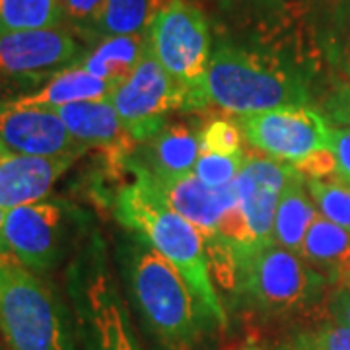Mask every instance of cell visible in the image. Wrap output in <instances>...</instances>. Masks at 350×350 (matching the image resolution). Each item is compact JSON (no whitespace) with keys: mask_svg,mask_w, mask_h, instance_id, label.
Returning <instances> with one entry per match:
<instances>
[{"mask_svg":"<svg viewBox=\"0 0 350 350\" xmlns=\"http://www.w3.org/2000/svg\"><path fill=\"white\" fill-rule=\"evenodd\" d=\"M234 350H265V349L259 347V345H243V347H239V349H234Z\"/></svg>","mask_w":350,"mask_h":350,"instance_id":"cell-34","label":"cell"},{"mask_svg":"<svg viewBox=\"0 0 350 350\" xmlns=\"http://www.w3.org/2000/svg\"><path fill=\"white\" fill-rule=\"evenodd\" d=\"M300 255L325 278L331 288L350 280V230L317 214L301 243Z\"/></svg>","mask_w":350,"mask_h":350,"instance_id":"cell-18","label":"cell"},{"mask_svg":"<svg viewBox=\"0 0 350 350\" xmlns=\"http://www.w3.org/2000/svg\"><path fill=\"white\" fill-rule=\"evenodd\" d=\"M278 350H294V349H292L290 345H286V347H280V349H278Z\"/></svg>","mask_w":350,"mask_h":350,"instance_id":"cell-35","label":"cell"},{"mask_svg":"<svg viewBox=\"0 0 350 350\" xmlns=\"http://www.w3.org/2000/svg\"><path fill=\"white\" fill-rule=\"evenodd\" d=\"M243 140L276 162L298 163L331 148V125L312 105H284L269 111L238 115Z\"/></svg>","mask_w":350,"mask_h":350,"instance_id":"cell-10","label":"cell"},{"mask_svg":"<svg viewBox=\"0 0 350 350\" xmlns=\"http://www.w3.org/2000/svg\"><path fill=\"white\" fill-rule=\"evenodd\" d=\"M347 286H349V288H350V280H349V284H347Z\"/></svg>","mask_w":350,"mask_h":350,"instance_id":"cell-36","label":"cell"},{"mask_svg":"<svg viewBox=\"0 0 350 350\" xmlns=\"http://www.w3.org/2000/svg\"><path fill=\"white\" fill-rule=\"evenodd\" d=\"M0 142L6 150L25 156H82L88 148L64 126L59 113L0 101Z\"/></svg>","mask_w":350,"mask_h":350,"instance_id":"cell-12","label":"cell"},{"mask_svg":"<svg viewBox=\"0 0 350 350\" xmlns=\"http://www.w3.org/2000/svg\"><path fill=\"white\" fill-rule=\"evenodd\" d=\"M86 51L68 27L0 33V101L33 92Z\"/></svg>","mask_w":350,"mask_h":350,"instance_id":"cell-9","label":"cell"},{"mask_svg":"<svg viewBox=\"0 0 350 350\" xmlns=\"http://www.w3.org/2000/svg\"><path fill=\"white\" fill-rule=\"evenodd\" d=\"M232 292L250 312L286 317L315 308L329 296V282L300 253L275 241L232 253Z\"/></svg>","mask_w":350,"mask_h":350,"instance_id":"cell-6","label":"cell"},{"mask_svg":"<svg viewBox=\"0 0 350 350\" xmlns=\"http://www.w3.org/2000/svg\"><path fill=\"white\" fill-rule=\"evenodd\" d=\"M61 25L59 0H0V33L38 31Z\"/></svg>","mask_w":350,"mask_h":350,"instance_id":"cell-23","label":"cell"},{"mask_svg":"<svg viewBox=\"0 0 350 350\" xmlns=\"http://www.w3.org/2000/svg\"><path fill=\"white\" fill-rule=\"evenodd\" d=\"M0 350H4V349H2V347H0Z\"/></svg>","mask_w":350,"mask_h":350,"instance_id":"cell-37","label":"cell"},{"mask_svg":"<svg viewBox=\"0 0 350 350\" xmlns=\"http://www.w3.org/2000/svg\"><path fill=\"white\" fill-rule=\"evenodd\" d=\"M115 84H109L98 76L90 75L78 64L66 66L63 70L55 72L47 82L10 100V103L24 105V107H43V109H59L70 103L80 101L109 100L115 92Z\"/></svg>","mask_w":350,"mask_h":350,"instance_id":"cell-19","label":"cell"},{"mask_svg":"<svg viewBox=\"0 0 350 350\" xmlns=\"http://www.w3.org/2000/svg\"><path fill=\"white\" fill-rule=\"evenodd\" d=\"M82 214L61 199H41L6 211L8 251L29 271L49 275L75 247Z\"/></svg>","mask_w":350,"mask_h":350,"instance_id":"cell-8","label":"cell"},{"mask_svg":"<svg viewBox=\"0 0 350 350\" xmlns=\"http://www.w3.org/2000/svg\"><path fill=\"white\" fill-rule=\"evenodd\" d=\"M133 172L135 181L119 189L113 200L117 222L148 239L181 273L216 325L226 329L228 313L213 282L206 239L189 220L167 206L146 175L137 170Z\"/></svg>","mask_w":350,"mask_h":350,"instance_id":"cell-2","label":"cell"},{"mask_svg":"<svg viewBox=\"0 0 350 350\" xmlns=\"http://www.w3.org/2000/svg\"><path fill=\"white\" fill-rule=\"evenodd\" d=\"M6 211L0 208V255H6L10 253L8 251V243H6Z\"/></svg>","mask_w":350,"mask_h":350,"instance_id":"cell-33","label":"cell"},{"mask_svg":"<svg viewBox=\"0 0 350 350\" xmlns=\"http://www.w3.org/2000/svg\"><path fill=\"white\" fill-rule=\"evenodd\" d=\"M146 47H148V29L133 36L101 38L92 49L82 55V59L76 64L90 75L119 86L133 75Z\"/></svg>","mask_w":350,"mask_h":350,"instance_id":"cell-20","label":"cell"},{"mask_svg":"<svg viewBox=\"0 0 350 350\" xmlns=\"http://www.w3.org/2000/svg\"><path fill=\"white\" fill-rule=\"evenodd\" d=\"M80 156L41 158L0 146V208L12 211L47 199L53 185Z\"/></svg>","mask_w":350,"mask_h":350,"instance_id":"cell-15","label":"cell"},{"mask_svg":"<svg viewBox=\"0 0 350 350\" xmlns=\"http://www.w3.org/2000/svg\"><path fill=\"white\" fill-rule=\"evenodd\" d=\"M241 140L243 137H241L238 123H234L230 119H213L199 135L200 152L226 154V156L243 152Z\"/></svg>","mask_w":350,"mask_h":350,"instance_id":"cell-28","label":"cell"},{"mask_svg":"<svg viewBox=\"0 0 350 350\" xmlns=\"http://www.w3.org/2000/svg\"><path fill=\"white\" fill-rule=\"evenodd\" d=\"M55 111L63 119L68 133L86 148H103L123 165L135 150L133 146L137 142L123 125L111 100L80 101Z\"/></svg>","mask_w":350,"mask_h":350,"instance_id":"cell-16","label":"cell"},{"mask_svg":"<svg viewBox=\"0 0 350 350\" xmlns=\"http://www.w3.org/2000/svg\"><path fill=\"white\" fill-rule=\"evenodd\" d=\"M105 0H59V8L63 14V25L68 24L80 29L90 31L98 22Z\"/></svg>","mask_w":350,"mask_h":350,"instance_id":"cell-29","label":"cell"},{"mask_svg":"<svg viewBox=\"0 0 350 350\" xmlns=\"http://www.w3.org/2000/svg\"><path fill=\"white\" fill-rule=\"evenodd\" d=\"M290 347L294 350H350V329L333 317L300 329Z\"/></svg>","mask_w":350,"mask_h":350,"instance_id":"cell-26","label":"cell"},{"mask_svg":"<svg viewBox=\"0 0 350 350\" xmlns=\"http://www.w3.org/2000/svg\"><path fill=\"white\" fill-rule=\"evenodd\" d=\"M109 100L137 144L165 125L170 113L187 109L185 90L158 63L150 45L133 75L115 88Z\"/></svg>","mask_w":350,"mask_h":350,"instance_id":"cell-11","label":"cell"},{"mask_svg":"<svg viewBox=\"0 0 350 350\" xmlns=\"http://www.w3.org/2000/svg\"><path fill=\"white\" fill-rule=\"evenodd\" d=\"M148 45L167 75L185 90L187 109L208 105L204 84L214 47L204 14L187 0H167L152 16Z\"/></svg>","mask_w":350,"mask_h":350,"instance_id":"cell-7","label":"cell"},{"mask_svg":"<svg viewBox=\"0 0 350 350\" xmlns=\"http://www.w3.org/2000/svg\"><path fill=\"white\" fill-rule=\"evenodd\" d=\"M294 172L292 163L251 154L236 179L241 213L257 243L273 241L275 214L280 193Z\"/></svg>","mask_w":350,"mask_h":350,"instance_id":"cell-14","label":"cell"},{"mask_svg":"<svg viewBox=\"0 0 350 350\" xmlns=\"http://www.w3.org/2000/svg\"><path fill=\"white\" fill-rule=\"evenodd\" d=\"M331 152L335 158V177L350 183V129L331 126Z\"/></svg>","mask_w":350,"mask_h":350,"instance_id":"cell-31","label":"cell"},{"mask_svg":"<svg viewBox=\"0 0 350 350\" xmlns=\"http://www.w3.org/2000/svg\"><path fill=\"white\" fill-rule=\"evenodd\" d=\"M308 191L321 216L350 230V183L306 177Z\"/></svg>","mask_w":350,"mask_h":350,"instance_id":"cell-25","label":"cell"},{"mask_svg":"<svg viewBox=\"0 0 350 350\" xmlns=\"http://www.w3.org/2000/svg\"><path fill=\"white\" fill-rule=\"evenodd\" d=\"M200 156L199 135L185 125H163L138 142L126 158V167H137L152 177H181L193 174Z\"/></svg>","mask_w":350,"mask_h":350,"instance_id":"cell-17","label":"cell"},{"mask_svg":"<svg viewBox=\"0 0 350 350\" xmlns=\"http://www.w3.org/2000/svg\"><path fill=\"white\" fill-rule=\"evenodd\" d=\"M66 298L82 350H144L98 232L76 250L66 269Z\"/></svg>","mask_w":350,"mask_h":350,"instance_id":"cell-3","label":"cell"},{"mask_svg":"<svg viewBox=\"0 0 350 350\" xmlns=\"http://www.w3.org/2000/svg\"><path fill=\"white\" fill-rule=\"evenodd\" d=\"M317 206L308 191L306 175L296 167L280 193L275 214L273 241L290 251L300 253L306 234L317 218Z\"/></svg>","mask_w":350,"mask_h":350,"instance_id":"cell-21","label":"cell"},{"mask_svg":"<svg viewBox=\"0 0 350 350\" xmlns=\"http://www.w3.org/2000/svg\"><path fill=\"white\" fill-rule=\"evenodd\" d=\"M0 335L8 350H82L68 298L10 253L0 255Z\"/></svg>","mask_w":350,"mask_h":350,"instance_id":"cell-4","label":"cell"},{"mask_svg":"<svg viewBox=\"0 0 350 350\" xmlns=\"http://www.w3.org/2000/svg\"><path fill=\"white\" fill-rule=\"evenodd\" d=\"M247 160L245 152L239 154H211V152H200L199 160L195 163L193 174L204 181L211 187H224L238 179V175L243 170V163Z\"/></svg>","mask_w":350,"mask_h":350,"instance_id":"cell-27","label":"cell"},{"mask_svg":"<svg viewBox=\"0 0 350 350\" xmlns=\"http://www.w3.org/2000/svg\"><path fill=\"white\" fill-rule=\"evenodd\" d=\"M152 16L150 0H105L92 33L96 38L142 33L148 29Z\"/></svg>","mask_w":350,"mask_h":350,"instance_id":"cell-24","label":"cell"},{"mask_svg":"<svg viewBox=\"0 0 350 350\" xmlns=\"http://www.w3.org/2000/svg\"><path fill=\"white\" fill-rule=\"evenodd\" d=\"M137 172L146 175L152 187L162 195L167 206L195 226L206 241L216 238L220 220L239 200L236 181L224 187H211L204 181H200L195 174L160 179V177H152L142 170Z\"/></svg>","mask_w":350,"mask_h":350,"instance_id":"cell-13","label":"cell"},{"mask_svg":"<svg viewBox=\"0 0 350 350\" xmlns=\"http://www.w3.org/2000/svg\"><path fill=\"white\" fill-rule=\"evenodd\" d=\"M126 296L160 350H202L216 325L185 278L142 234L121 230L115 243Z\"/></svg>","mask_w":350,"mask_h":350,"instance_id":"cell-1","label":"cell"},{"mask_svg":"<svg viewBox=\"0 0 350 350\" xmlns=\"http://www.w3.org/2000/svg\"><path fill=\"white\" fill-rule=\"evenodd\" d=\"M329 125L350 129V82L337 80L321 101V109Z\"/></svg>","mask_w":350,"mask_h":350,"instance_id":"cell-30","label":"cell"},{"mask_svg":"<svg viewBox=\"0 0 350 350\" xmlns=\"http://www.w3.org/2000/svg\"><path fill=\"white\" fill-rule=\"evenodd\" d=\"M0 146H2V142H0Z\"/></svg>","mask_w":350,"mask_h":350,"instance_id":"cell-38","label":"cell"},{"mask_svg":"<svg viewBox=\"0 0 350 350\" xmlns=\"http://www.w3.org/2000/svg\"><path fill=\"white\" fill-rule=\"evenodd\" d=\"M327 312L329 317H333L340 325L350 329V288L337 286L331 288L327 296Z\"/></svg>","mask_w":350,"mask_h":350,"instance_id":"cell-32","label":"cell"},{"mask_svg":"<svg viewBox=\"0 0 350 350\" xmlns=\"http://www.w3.org/2000/svg\"><path fill=\"white\" fill-rule=\"evenodd\" d=\"M208 105L236 115L269 111L284 105H312L301 72L267 51L218 43L206 75Z\"/></svg>","mask_w":350,"mask_h":350,"instance_id":"cell-5","label":"cell"},{"mask_svg":"<svg viewBox=\"0 0 350 350\" xmlns=\"http://www.w3.org/2000/svg\"><path fill=\"white\" fill-rule=\"evenodd\" d=\"M317 43L329 68L350 82V0H331L317 25Z\"/></svg>","mask_w":350,"mask_h":350,"instance_id":"cell-22","label":"cell"}]
</instances>
